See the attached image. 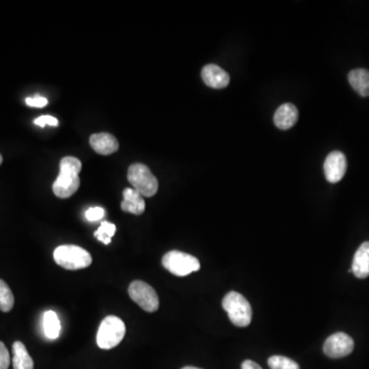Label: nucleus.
<instances>
[{
    "instance_id": "nucleus-27",
    "label": "nucleus",
    "mask_w": 369,
    "mask_h": 369,
    "mask_svg": "<svg viewBox=\"0 0 369 369\" xmlns=\"http://www.w3.org/2000/svg\"><path fill=\"white\" fill-rule=\"evenodd\" d=\"M2 163V156L1 154H0V166H1Z\"/></svg>"
},
{
    "instance_id": "nucleus-18",
    "label": "nucleus",
    "mask_w": 369,
    "mask_h": 369,
    "mask_svg": "<svg viewBox=\"0 0 369 369\" xmlns=\"http://www.w3.org/2000/svg\"><path fill=\"white\" fill-rule=\"evenodd\" d=\"M14 297L10 286L0 279V310L2 312H10L14 308Z\"/></svg>"
},
{
    "instance_id": "nucleus-5",
    "label": "nucleus",
    "mask_w": 369,
    "mask_h": 369,
    "mask_svg": "<svg viewBox=\"0 0 369 369\" xmlns=\"http://www.w3.org/2000/svg\"><path fill=\"white\" fill-rule=\"evenodd\" d=\"M128 180L132 189L144 197H152L158 191V181L150 168L143 163H134L130 166Z\"/></svg>"
},
{
    "instance_id": "nucleus-20",
    "label": "nucleus",
    "mask_w": 369,
    "mask_h": 369,
    "mask_svg": "<svg viewBox=\"0 0 369 369\" xmlns=\"http://www.w3.org/2000/svg\"><path fill=\"white\" fill-rule=\"evenodd\" d=\"M268 364L271 369H299L297 362L283 356H272L268 360Z\"/></svg>"
},
{
    "instance_id": "nucleus-12",
    "label": "nucleus",
    "mask_w": 369,
    "mask_h": 369,
    "mask_svg": "<svg viewBox=\"0 0 369 369\" xmlns=\"http://www.w3.org/2000/svg\"><path fill=\"white\" fill-rule=\"evenodd\" d=\"M299 111L292 103L281 105L274 114V123L280 130H290L297 123Z\"/></svg>"
},
{
    "instance_id": "nucleus-14",
    "label": "nucleus",
    "mask_w": 369,
    "mask_h": 369,
    "mask_svg": "<svg viewBox=\"0 0 369 369\" xmlns=\"http://www.w3.org/2000/svg\"><path fill=\"white\" fill-rule=\"evenodd\" d=\"M352 272L360 279L369 276V241L364 242L358 248L352 263Z\"/></svg>"
},
{
    "instance_id": "nucleus-7",
    "label": "nucleus",
    "mask_w": 369,
    "mask_h": 369,
    "mask_svg": "<svg viewBox=\"0 0 369 369\" xmlns=\"http://www.w3.org/2000/svg\"><path fill=\"white\" fill-rule=\"evenodd\" d=\"M128 295L134 303L149 313L157 311L159 308V299L155 290L146 282L140 280L132 282L128 288Z\"/></svg>"
},
{
    "instance_id": "nucleus-23",
    "label": "nucleus",
    "mask_w": 369,
    "mask_h": 369,
    "mask_svg": "<svg viewBox=\"0 0 369 369\" xmlns=\"http://www.w3.org/2000/svg\"><path fill=\"white\" fill-rule=\"evenodd\" d=\"M34 123L40 128H44L46 126H58L59 121L57 118L50 115L40 116L34 120Z\"/></svg>"
},
{
    "instance_id": "nucleus-17",
    "label": "nucleus",
    "mask_w": 369,
    "mask_h": 369,
    "mask_svg": "<svg viewBox=\"0 0 369 369\" xmlns=\"http://www.w3.org/2000/svg\"><path fill=\"white\" fill-rule=\"evenodd\" d=\"M43 328L48 339H58L60 335L61 323L58 315L54 311H48L44 313Z\"/></svg>"
},
{
    "instance_id": "nucleus-2",
    "label": "nucleus",
    "mask_w": 369,
    "mask_h": 369,
    "mask_svg": "<svg viewBox=\"0 0 369 369\" xmlns=\"http://www.w3.org/2000/svg\"><path fill=\"white\" fill-rule=\"evenodd\" d=\"M223 308L234 326L246 328L252 322V306L239 292H230L223 299Z\"/></svg>"
},
{
    "instance_id": "nucleus-8",
    "label": "nucleus",
    "mask_w": 369,
    "mask_h": 369,
    "mask_svg": "<svg viewBox=\"0 0 369 369\" xmlns=\"http://www.w3.org/2000/svg\"><path fill=\"white\" fill-rule=\"evenodd\" d=\"M354 350V341L347 333L337 332L330 335L323 345V351L330 358H343Z\"/></svg>"
},
{
    "instance_id": "nucleus-3",
    "label": "nucleus",
    "mask_w": 369,
    "mask_h": 369,
    "mask_svg": "<svg viewBox=\"0 0 369 369\" xmlns=\"http://www.w3.org/2000/svg\"><path fill=\"white\" fill-rule=\"evenodd\" d=\"M54 261L67 270H80L92 265V259L90 252L80 246H61L54 252Z\"/></svg>"
},
{
    "instance_id": "nucleus-11",
    "label": "nucleus",
    "mask_w": 369,
    "mask_h": 369,
    "mask_svg": "<svg viewBox=\"0 0 369 369\" xmlns=\"http://www.w3.org/2000/svg\"><path fill=\"white\" fill-rule=\"evenodd\" d=\"M90 144L92 149L101 155H110L119 149L117 139L107 132L92 134L90 139Z\"/></svg>"
},
{
    "instance_id": "nucleus-1",
    "label": "nucleus",
    "mask_w": 369,
    "mask_h": 369,
    "mask_svg": "<svg viewBox=\"0 0 369 369\" xmlns=\"http://www.w3.org/2000/svg\"><path fill=\"white\" fill-rule=\"evenodd\" d=\"M82 163L77 158L67 156L60 162V174L52 185V191L57 197L66 199L71 197L79 189V172Z\"/></svg>"
},
{
    "instance_id": "nucleus-26",
    "label": "nucleus",
    "mask_w": 369,
    "mask_h": 369,
    "mask_svg": "<svg viewBox=\"0 0 369 369\" xmlns=\"http://www.w3.org/2000/svg\"><path fill=\"white\" fill-rule=\"evenodd\" d=\"M182 369H201V368H194V366H186V368H183Z\"/></svg>"
},
{
    "instance_id": "nucleus-24",
    "label": "nucleus",
    "mask_w": 369,
    "mask_h": 369,
    "mask_svg": "<svg viewBox=\"0 0 369 369\" xmlns=\"http://www.w3.org/2000/svg\"><path fill=\"white\" fill-rule=\"evenodd\" d=\"M48 99L43 97L35 96L34 98H27L26 104L30 107H35V108H43L48 105Z\"/></svg>"
},
{
    "instance_id": "nucleus-6",
    "label": "nucleus",
    "mask_w": 369,
    "mask_h": 369,
    "mask_svg": "<svg viewBox=\"0 0 369 369\" xmlns=\"http://www.w3.org/2000/svg\"><path fill=\"white\" fill-rule=\"evenodd\" d=\"M162 265L168 272L180 277L199 271L200 269L197 258L179 250L168 252L162 259Z\"/></svg>"
},
{
    "instance_id": "nucleus-19",
    "label": "nucleus",
    "mask_w": 369,
    "mask_h": 369,
    "mask_svg": "<svg viewBox=\"0 0 369 369\" xmlns=\"http://www.w3.org/2000/svg\"><path fill=\"white\" fill-rule=\"evenodd\" d=\"M116 232V226L109 221H103L100 228L94 232V237L104 244H110Z\"/></svg>"
},
{
    "instance_id": "nucleus-22",
    "label": "nucleus",
    "mask_w": 369,
    "mask_h": 369,
    "mask_svg": "<svg viewBox=\"0 0 369 369\" xmlns=\"http://www.w3.org/2000/svg\"><path fill=\"white\" fill-rule=\"evenodd\" d=\"M10 363V353L6 345L0 341V369H8Z\"/></svg>"
},
{
    "instance_id": "nucleus-15",
    "label": "nucleus",
    "mask_w": 369,
    "mask_h": 369,
    "mask_svg": "<svg viewBox=\"0 0 369 369\" xmlns=\"http://www.w3.org/2000/svg\"><path fill=\"white\" fill-rule=\"evenodd\" d=\"M12 354L14 369L34 368V362L22 341H14L12 345Z\"/></svg>"
},
{
    "instance_id": "nucleus-4",
    "label": "nucleus",
    "mask_w": 369,
    "mask_h": 369,
    "mask_svg": "<svg viewBox=\"0 0 369 369\" xmlns=\"http://www.w3.org/2000/svg\"><path fill=\"white\" fill-rule=\"evenodd\" d=\"M126 324L116 316H108L103 320L97 333V343L101 349L109 350L119 345L126 335Z\"/></svg>"
},
{
    "instance_id": "nucleus-25",
    "label": "nucleus",
    "mask_w": 369,
    "mask_h": 369,
    "mask_svg": "<svg viewBox=\"0 0 369 369\" xmlns=\"http://www.w3.org/2000/svg\"><path fill=\"white\" fill-rule=\"evenodd\" d=\"M241 369H263L256 362L252 360H246L243 363L241 364Z\"/></svg>"
},
{
    "instance_id": "nucleus-16",
    "label": "nucleus",
    "mask_w": 369,
    "mask_h": 369,
    "mask_svg": "<svg viewBox=\"0 0 369 369\" xmlns=\"http://www.w3.org/2000/svg\"><path fill=\"white\" fill-rule=\"evenodd\" d=\"M350 84L361 97H369V70L355 69L348 75Z\"/></svg>"
},
{
    "instance_id": "nucleus-9",
    "label": "nucleus",
    "mask_w": 369,
    "mask_h": 369,
    "mask_svg": "<svg viewBox=\"0 0 369 369\" xmlns=\"http://www.w3.org/2000/svg\"><path fill=\"white\" fill-rule=\"evenodd\" d=\"M324 174L326 180L332 184L339 183L347 172V158L341 151H333L328 154L324 161Z\"/></svg>"
},
{
    "instance_id": "nucleus-21",
    "label": "nucleus",
    "mask_w": 369,
    "mask_h": 369,
    "mask_svg": "<svg viewBox=\"0 0 369 369\" xmlns=\"http://www.w3.org/2000/svg\"><path fill=\"white\" fill-rule=\"evenodd\" d=\"M104 216L105 210L102 208H90L86 212V218L90 221H100Z\"/></svg>"
},
{
    "instance_id": "nucleus-13",
    "label": "nucleus",
    "mask_w": 369,
    "mask_h": 369,
    "mask_svg": "<svg viewBox=\"0 0 369 369\" xmlns=\"http://www.w3.org/2000/svg\"><path fill=\"white\" fill-rule=\"evenodd\" d=\"M146 204L144 198L132 188H126L123 191V201L121 202V210L130 214L140 216L145 212Z\"/></svg>"
},
{
    "instance_id": "nucleus-10",
    "label": "nucleus",
    "mask_w": 369,
    "mask_h": 369,
    "mask_svg": "<svg viewBox=\"0 0 369 369\" xmlns=\"http://www.w3.org/2000/svg\"><path fill=\"white\" fill-rule=\"evenodd\" d=\"M201 77L206 86L217 90L227 88L230 83L229 74L218 65H206L202 69Z\"/></svg>"
}]
</instances>
